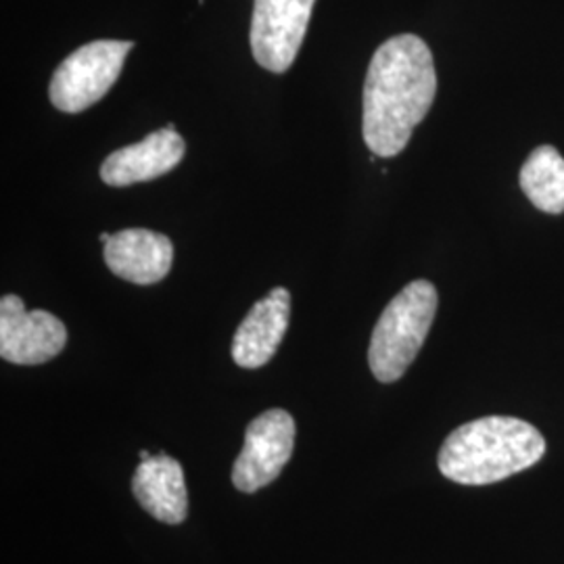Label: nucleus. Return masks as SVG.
Segmentation results:
<instances>
[{
  "instance_id": "6",
  "label": "nucleus",
  "mask_w": 564,
  "mask_h": 564,
  "mask_svg": "<svg viewBox=\"0 0 564 564\" xmlns=\"http://www.w3.org/2000/svg\"><path fill=\"white\" fill-rule=\"evenodd\" d=\"M316 0H256L251 51L263 69L284 74L302 48Z\"/></svg>"
},
{
  "instance_id": "14",
  "label": "nucleus",
  "mask_w": 564,
  "mask_h": 564,
  "mask_svg": "<svg viewBox=\"0 0 564 564\" xmlns=\"http://www.w3.org/2000/svg\"><path fill=\"white\" fill-rule=\"evenodd\" d=\"M149 458H151L149 452H141V460H149Z\"/></svg>"
},
{
  "instance_id": "8",
  "label": "nucleus",
  "mask_w": 564,
  "mask_h": 564,
  "mask_svg": "<svg viewBox=\"0 0 564 564\" xmlns=\"http://www.w3.org/2000/svg\"><path fill=\"white\" fill-rule=\"evenodd\" d=\"M186 144L174 123L151 132L141 142L113 151L101 165V178L109 186H130L160 178L184 158Z\"/></svg>"
},
{
  "instance_id": "1",
  "label": "nucleus",
  "mask_w": 564,
  "mask_h": 564,
  "mask_svg": "<svg viewBox=\"0 0 564 564\" xmlns=\"http://www.w3.org/2000/svg\"><path fill=\"white\" fill-rule=\"evenodd\" d=\"M437 93L431 48L414 34L393 36L372 55L364 82V141L375 158H395L426 118Z\"/></svg>"
},
{
  "instance_id": "11",
  "label": "nucleus",
  "mask_w": 564,
  "mask_h": 564,
  "mask_svg": "<svg viewBox=\"0 0 564 564\" xmlns=\"http://www.w3.org/2000/svg\"><path fill=\"white\" fill-rule=\"evenodd\" d=\"M132 494L158 521L178 524L188 514V494L178 460L167 454L141 460L132 477Z\"/></svg>"
},
{
  "instance_id": "9",
  "label": "nucleus",
  "mask_w": 564,
  "mask_h": 564,
  "mask_svg": "<svg viewBox=\"0 0 564 564\" xmlns=\"http://www.w3.org/2000/svg\"><path fill=\"white\" fill-rule=\"evenodd\" d=\"M174 262V245L155 230L126 228L105 242V263L123 281L155 284L167 276Z\"/></svg>"
},
{
  "instance_id": "2",
  "label": "nucleus",
  "mask_w": 564,
  "mask_h": 564,
  "mask_svg": "<svg viewBox=\"0 0 564 564\" xmlns=\"http://www.w3.org/2000/svg\"><path fill=\"white\" fill-rule=\"evenodd\" d=\"M545 454L533 424L512 416H485L449 433L440 449V470L460 485H489L531 468Z\"/></svg>"
},
{
  "instance_id": "4",
  "label": "nucleus",
  "mask_w": 564,
  "mask_h": 564,
  "mask_svg": "<svg viewBox=\"0 0 564 564\" xmlns=\"http://www.w3.org/2000/svg\"><path fill=\"white\" fill-rule=\"evenodd\" d=\"M132 46L130 41H95L74 51L53 74L51 102L63 113H82L101 101L120 78Z\"/></svg>"
},
{
  "instance_id": "7",
  "label": "nucleus",
  "mask_w": 564,
  "mask_h": 564,
  "mask_svg": "<svg viewBox=\"0 0 564 564\" xmlns=\"http://www.w3.org/2000/svg\"><path fill=\"white\" fill-rule=\"evenodd\" d=\"M67 343L65 324L44 310H25L18 295L0 300V356L20 366H36L59 356Z\"/></svg>"
},
{
  "instance_id": "13",
  "label": "nucleus",
  "mask_w": 564,
  "mask_h": 564,
  "mask_svg": "<svg viewBox=\"0 0 564 564\" xmlns=\"http://www.w3.org/2000/svg\"><path fill=\"white\" fill-rule=\"evenodd\" d=\"M109 237H111L109 232H101V235H99V241L107 242L109 241Z\"/></svg>"
},
{
  "instance_id": "5",
  "label": "nucleus",
  "mask_w": 564,
  "mask_h": 564,
  "mask_svg": "<svg viewBox=\"0 0 564 564\" xmlns=\"http://www.w3.org/2000/svg\"><path fill=\"white\" fill-rule=\"evenodd\" d=\"M295 447V421L281 408L268 410L253 419L242 452L232 466V484L242 494H253L276 481Z\"/></svg>"
},
{
  "instance_id": "10",
  "label": "nucleus",
  "mask_w": 564,
  "mask_h": 564,
  "mask_svg": "<svg viewBox=\"0 0 564 564\" xmlns=\"http://www.w3.org/2000/svg\"><path fill=\"white\" fill-rule=\"evenodd\" d=\"M291 321V293L272 289L256 303L235 333L232 360L241 368H262L276 354Z\"/></svg>"
},
{
  "instance_id": "12",
  "label": "nucleus",
  "mask_w": 564,
  "mask_h": 564,
  "mask_svg": "<svg viewBox=\"0 0 564 564\" xmlns=\"http://www.w3.org/2000/svg\"><path fill=\"white\" fill-rule=\"evenodd\" d=\"M521 188L527 199L545 214L564 212V158L552 147H538L521 167Z\"/></svg>"
},
{
  "instance_id": "3",
  "label": "nucleus",
  "mask_w": 564,
  "mask_h": 564,
  "mask_svg": "<svg viewBox=\"0 0 564 564\" xmlns=\"http://www.w3.org/2000/svg\"><path fill=\"white\" fill-rule=\"evenodd\" d=\"M437 303L433 282L414 281L384 307L368 349V364L377 381L395 383L402 379L424 345Z\"/></svg>"
}]
</instances>
